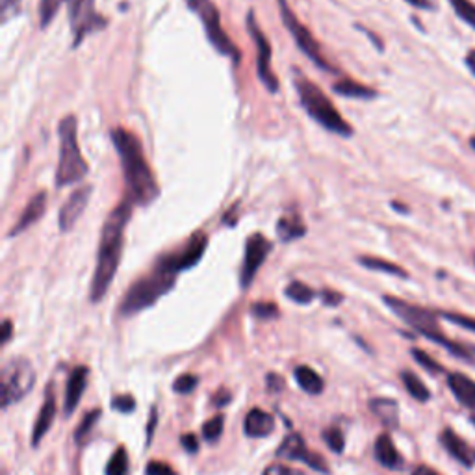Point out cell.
Wrapping results in <instances>:
<instances>
[{
	"mask_svg": "<svg viewBox=\"0 0 475 475\" xmlns=\"http://www.w3.org/2000/svg\"><path fill=\"white\" fill-rule=\"evenodd\" d=\"M410 354L414 356L416 362H418L422 368H425L431 373H444L446 371V368L440 362L431 359V356L425 351H422V349H416L414 347V349H410Z\"/></svg>",
	"mask_w": 475,
	"mask_h": 475,
	"instance_id": "35",
	"label": "cell"
},
{
	"mask_svg": "<svg viewBox=\"0 0 475 475\" xmlns=\"http://www.w3.org/2000/svg\"><path fill=\"white\" fill-rule=\"evenodd\" d=\"M451 4V10L455 12L463 23L471 27L475 30V4L471 0H448Z\"/></svg>",
	"mask_w": 475,
	"mask_h": 475,
	"instance_id": "31",
	"label": "cell"
},
{
	"mask_svg": "<svg viewBox=\"0 0 475 475\" xmlns=\"http://www.w3.org/2000/svg\"><path fill=\"white\" fill-rule=\"evenodd\" d=\"M473 351H475V347H473Z\"/></svg>",
	"mask_w": 475,
	"mask_h": 475,
	"instance_id": "55",
	"label": "cell"
},
{
	"mask_svg": "<svg viewBox=\"0 0 475 475\" xmlns=\"http://www.w3.org/2000/svg\"><path fill=\"white\" fill-rule=\"evenodd\" d=\"M244 431L249 439H266L275 431V418L262 409H253L245 416Z\"/></svg>",
	"mask_w": 475,
	"mask_h": 475,
	"instance_id": "21",
	"label": "cell"
},
{
	"mask_svg": "<svg viewBox=\"0 0 475 475\" xmlns=\"http://www.w3.org/2000/svg\"><path fill=\"white\" fill-rule=\"evenodd\" d=\"M112 144L121 160L127 184V199L134 206H149L160 197V186L147 164L140 137L123 127L112 130Z\"/></svg>",
	"mask_w": 475,
	"mask_h": 475,
	"instance_id": "3",
	"label": "cell"
},
{
	"mask_svg": "<svg viewBox=\"0 0 475 475\" xmlns=\"http://www.w3.org/2000/svg\"><path fill=\"white\" fill-rule=\"evenodd\" d=\"M181 444L188 453H197L199 451V440H197L195 434H183Z\"/></svg>",
	"mask_w": 475,
	"mask_h": 475,
	"instance_id": "46",
	"label": "cell"
},
{
	"mask_svg": "<svg viewBox=\"0 0 475 475\" xmlns=\"http://www.w3.org/2000/svg\"><path fill=\"white\" fill-rule=\"evenodd\" d=\"M214 405L215 407H223V405H229L232 401V393L227 390V388H220L215 393H214V398H212Z\"/></svg>",
	"mask_w": 475,
	"mask_h": 475,
	"instance_id": "45",
	"label": "cell"
},
{
	"mask_svg": "<svg viewBox=\"0 0 475 475\" xmlns=\"http://www.w3.org/2000/svg\"><path fill=\"white\" fill-rule=\"evenodd\" d=\"M276 457L279 459H286V461H301L305 463L307 466H310L312 470L320 471V473H325L329 475L331 470L327 466V461L322 457V455L314 453L307 448L305 440L300 432H292L288 434V437L281 442V446L276 448Z\"/></svg>",
	"mask_w": 475,
	"mask_h": 475,
	"instance_id": "13",
	"label": "cell"
},
{
	"mask_svg": "<svg viewBox=\"0 0 475 475\" xmlns=\"http://www.w3.org/2000/svg\"><path fill=\"white\" fill-rule=\"evenodd\" d=\"M373 455H375V461H378L381 466H385L386 470L398 471V470H403V466H405L403 455L398 451V448H395V444H393L388 432L379 434L378 440H375Z\"/></svg>",
	"mask_w": 475,
	"mask_h": 475,
	"instance_id": "19",
	"label": "cell"
},
{
	"mask_svg": "<svg viewBox=\"0 0 475 475\" xmlns=\"http://www.w3.org/2000/svg\"><path fill=\"white\" fill-rule=\"evenodd\" d=\"M412 475H440L437 470H432L431 466H425V464H422V466H418V468H416L414 471H412Z\"/></svg>",
	"mask_w": 475,
	"mask_h": 475,
	"instance_id": "48",
	"label": "cell"
},
{
	"mask_svg": "<svg viewBox=\"0 0 475 475\" xmlns=\"http://www.w3.org/2000/svg\"><path fill=\"white\" fill-rule=\"evenodd\" d=\"M410 6L420 8V10H432V3L431 0H405Z\"/></svg>",
	"mask_w": 475,
	"mask_h": 475,
	"instance_id": "47",
	"label": "cell"
},
{
	"mask_svg": "<svg viewBox=\"0 0 475 475\" xmlns=\"http://www.w3.org/2000/svg\"><path fill=\"white\" fill-rule=\"evenodd\" d=\"M332 91L339 93L342 97H347V98H375L378 97V91L361 84V82H354V81H349V78H346V81H339L334 86H332Z\"/></svg>",
	"mask_w": 475,
	"mask_h": 475,
	"instance_id": "25",
	"label": "cell"
},
{
	"mask_svg": "<svg viewBox=\"0 0 475 475\" xmlns=\"http://www.w3.org/2000/svg\"><path fill=\"white\" fill-rule=\"evenodd\" d=\"M279 12H281V19H283V23H284L286 30L293 37L295 45L301 49V52L310 59V62L315 64V66H318L323 71L336 73V69L322 56L320 43L315 42V37L312 35V32L300 21V17H297L293 13V10L290 8L288 0H279Z\"/></svg>",
	"mask_w": 475,
	"mask_h": 475,
	"instance_id": "9",
	"label": "cell"
},
{
	"mask_svg": "<svg viewBox=\"0 0 475 475\" xmlns=\"http://www.w3.org/2000/svg\"><path fill=\"white\" fill-rule=\"evenodd\" d=\"M284 293H286V297H288L290 301H293V303H297V305H308V303H312V301L315 300V297H318V293H315L310 286H307V284L301 283V281H293V283H290V284L286 286Z\"/></svg>",
	"mask_w": 475,
	"mask_h": 475,
	"instance_id": "29",
	"label": "cell"
},
{
	"mask_svg": "<svg viewBox=\"0 0 475 475\" xmlns=\"http://www.w3.org/2000/svg\"><path fill=\"white\" fill-rule=\"evenodd\" d=\"M361 266H364L366 269H373V271H383V273H388V275H395V276H401V279H407L409 273L393 262H388V261H383V259H375V256H361L359 259Z\"/></svg>",
	"mask_w": 475,
	"mask_h": 475,
	"instance_id": "28",
	"label": "cell"
},
{
	"mask_svg": "<svg viewBox=\"0 0 475 475\" xmlns=\"http://www.w3.org/2000/svg\"><path fill=\"white\" fill-rule=\"evenodd\" d=\"M471 422H473V424H475V416H473V418H471Z\"/></svg>",
	"mask_w": 475,
	"mask_h": 475,
	"instance_id": "53",
	"label": "cell"
},
{
	"mask_svg": "<svg viewBox=\"0 0 475 475\" xmlns=\"http://www.w3.org/2000/svg\"><path fill=\"white\" fill-rule=\"evenodd\" d=\"M69 25L73 34V49L81 45L84 39L93 34L103 30L108 21L97 12L95 0H69Z\"/></svg>",
	"mask_w": 475,
	"mask_h": 475,
	"instance_id": "10",
	"label": "cell"
},
{
	"mask_svg": "<svg viewBox=\"0 0 475 475\" xmlns=\"http://www.w3.org/2000/svg\"><path fill=\"white\" fill-rule=\"evenodd\" d=\"M247 32L253 37L254 47H256V74H259L261 82L264 88L271 93L279 91V81H276V74L273 73V64H271V43L268 35L262 32L259 27V21H256L254 12L247 13Z\"/></svg>",
	"mask_w": 475,
	"mask_h": 475,
	"instance_id": "11",
	"label": "cell"
},
{
	"mask_svg": "<svg viewBox=\"0 0 475 475\" xmlns=\"http://www.w3.org/2000/svg\"><path fill=\"white\" fill-rule=\"evenodd\" d=\"M56 412H58V403H56L54 388H52V385H51V386L47 388V392H45L43 405H42V409H39V414H37L35 424H34V429H32V446H34V448H37L39 444H42V440L45 439V434L49 432V429H51L52 424H54Z\"/></svg>",
	"mask_w": 475,
	"mask_h": 475,
	"instance_id": "16",
	"label": "cell"
},
{
	"mask_svg": "<svg viewBox=\"0 0 475 475\" xmlns=\"http://www.w3.org/2000/svg\"><path fill=\"white\" fill-rule=\"evenodd\" d=\"M59 160L56 169V188H66L86 178L90 166L78 145V121L74 115L64 117L58 125Z\"/></svg>",
	"mask_w": 475,
	"mask_h": 475,
	"instance_id": "5",
	"label": "cell"
},
{
	"mask_svg": "<svg viewBox=\"0 0 475 475\" xmlns=\"http://www.w3.org/2000/svg\"><path fill=\"white\" fill-rule=\"evenodd\" d=\"M266 385H268L269 392H281L284 388V379L281 378V375H276V373H268Z\"/></svg>",
	"mask_w": 475,
	"mask_h": 475,
	"instance_id": "44",
	"label": "cell"
},
{
	"mask_svg": "<svg viewBox=\"0 0 475 475\" xmlns=\"http://www.w3.org/2000/svg\"><path fill=\"white\" fill-rule=\"evenodd\" d=\"M45 210H47V191H37L25 206L23 214L19 215V222L10 230V236H19L25 230H28L32 225H35L39 220H42Z\"/></svg>",
	"mask_w": 475,
	"mask_h": 475,
	"instance_id": "18",
	"label": "cell"
},
{
	"mask_svg": "<svg viewBox=\"0 0 475 475\" xmlns=\"http://www.w3.org/2000/svg\"><path fill=\"white\" fill-rule=\"evenodd\" d=\"M98 418H101V409H95V410L88 412L84 416V418H82V422L78 424V427L74 431V442H76L78 448H84L86 446V442L90 440V437H91V432H93Z\"/></svg>",
	"mask_w": 475,
	"mask_h": 475,
	"instance_id": "27",
	"label": "cell"
},
{
	"mask_svg": "<svg viewBox=\"0 0 475 475\" xmlns=\"http://www.w3.org/2000/svg\"><path fill=\"white\" fill-rule=\"evenodd\" d=\"M88 378H90V370L86 366H76L71 371L67 379V386H66V401H64L66 416H71L76 410L78 403H81L86 386H88Z\"/></svg>",
	"mask_w": 475,
	"mask_h": 475,
	"instance_id": "17",
	"label": "cell"
},
{
	"mask_svg": "<svg viewBox=\"0 0 475 475\" xmlns=\"http://www.w3.org/2000/svg\"><path fill=\"white\" fill-rule=\"evenodd\" d=\"M251 314L259 320H275L279 318V307L275 303H254L251 307Z\"/></svg>",
	"mask_w": 475,
	"mask_h": 475,
	"instance_id": "36",
	"label": "cell"
},
{
	"mask_svg": "<svg viewBox=\"0 0 475 475\" xmlns=\"http://www.w3.org/2000/svg\"><path fill=\"white\" fill-rule=\"evenodd\" d=\"M145 475H178L167 463L162 461H151L145 466Z\"/></svg>",
	"mask_w": 475,
	"mask_h": 475,
	"instance_id": "41",
	"label": "cell"
},
{
	"mask_svg": "<svg viewBox=\"0 0 475 475\" xmlns=\"http://www.w3.org/2000/svg\"><path fill=\"white\" fill-rule=\"evenodd\" d=\"M64 3H69V0H39V25H42V28H47L52 23V19Z\"/></svg>",
	"mask_w": 475,
	"mask_h": 475,
	"instance_id": "32",
	"label": "cell"
},
{
	"mask_svg": "<svg viewBox=\"0 0 475 475\" xmlns=\"http://www.w3.org/2000/svg\"><path fill=\"white\" fill-rule=\"evenodd\" d=\"M112 409H113V410H119L121 414H130V412H134V409H136V401H134L132 395H128V393L119 395V398L113 400Z\"/></svg>",
	"mask_w": 475,
	"mask_h": 475,
	"instance_id": "40",
	"label": "cell"
},
{
	"mask_svg": "<svg viewBox=\"0 0 475 475\" xmlns=\"http://www.w3.org/2000/svg\"><path fill=\"white\" fill-rule=\"evenodd\" d=\"M0 10H3V23H8L21 12V0H0Z\"/></svg>",
	"mask_w": 475,
	"mask_h": 475,
	"instance_id": "39",
	"label": "cell"
},
{
	"mask_svg": "<svg viewBox=\"0 0 475 475\" xmlns=\"http://www.w3.org/2000/svg\"><path fill=\"white\" fill-rule=\"evenodd\" d=\"M401 381L405 385V390L409 392L410 398H414L416 401H420V403H427L431 400V392L429 388L425 386V383L418 378V375L405 370L401 371Z\"/></svg>",
	"mask_w": 475,
	"mask_h": 475,
	"instance_id": "26",
	"label": "cell"
},
{
	"mask_svg": "<svg viewBox=\"0 0 475 475\" xmlns=\"http://www.w3.org/2000/svg\"><path fill=\"white\" fill-rule=\"evenodd\" d=\"M322 439L325 440V444L329 446V449L332 453H344L346 449V437H344V432L339 429V427H331V429H325L323 434H322Z\"/></svg>",
	"mask_w": 475,
	"mask_h": 475,
	"instance_id": "34",
	"label": "cell"
},
{
	"mask_svg": "<svg viewBox=\"0 0 475 475\" xmlns=\"http://www.w3.org/2000/svg\"><path fill=\"white\" fill-rule=\"evenodd\" d=\"M295 90L297 95H300L301 106L315 123L336 136L342 137L353 136V127L339 113L331 98L318 86L312 84L308 78H305L303 74H297Z\"/></svg>",
	"mask_w": 475,
	"mask_h": 475,
	"instance_id": "6",
	"label": "cell"
},
{
	"mask_svg": "<svg viewBox=\"0 0 475 475\" xmlns=\"http://www.w3.org/2000/svg\"><path fill=\"white\" fill-rule=\"evenodd\" d=\"M448 386L455 395V400L475 414V381L464 373L453 371L448 373Z\"/></svg>",
	"mask_w": 475,
	"mask_h": 475,
	"instance_id": "20",
	"label": "cell"
},
{
	"mask_svg": "<svg viewBox=\"0 0 475 475\" xmlns=\"http://www.w3.org/2000/svg\"><path fill=\"white\" fill-rule=\"evenodd\" d=\"M440 314V318L455 323V325H459L466 331H471L475 332V318H470V315H464V314H457V312H439Z\"/></svg>",
	"mask_w": 475,
	"mask_h": 475,
	"instance_id": "38",
	"label": "cell"
},
{
	"mask_svg": "<svg viewBox=\"0 0 475 475\" xmlns=\"http://www.w3.org/2000/svg\"><path fill=\"white\" fill-rule=\"evenodd\" d=\"M383 301L395 315H398V318H401L416 332H420L422 336H425L427 340L446 347L449 353H453V356H459V359L473 362V356L468 351V347L449 340L448 336L442 332L440 323H439V315H440L439 312H432L429 308L407 303V301L398 300V297H392V295H385Z\"/></svg>",
	"mask_w": 475,
	"mask_h": 475,
	"instance_id": "4",
	"label": "cell"
},
{
	"mask_svg": "<svg viewBox=\"0 0 475 475\" xmlns=\"http://www.w3.org/2000/svg\"><path fill=\"white\" fill-rule=\"evenodd\" d=\"M132 206L134 205L125 197V199L110 212L106 223L103 225L101 242H98L97 253V266L90 288L91 303H101L115 279V273L123 254L127 225L132 217Z\"/></svg>",
	"mask_w": 475,
	"mask_h": 475,
	"instance_id": "2",
	"label": "cell"
},
{
	"mask_svg": "<svg viewBox=\"0 0 475 475\" xmlns=\"http://www.w3.org/2000/svg\"><path fill=\"white\" fill-rule=\"evenodd\" d=\"M262 475H305L303 471L295 470V468H290L286 464H281V463H275L271 466H268Z\"/></svg>",
	"mask_w": 475,
	"mask_h": 475,
	"instance_id": "42",
	"label": "cell"
},
{
	"mask_svg": "<svg viewBox=\"0 0 475 475\" xmlns=\"http://www.w3.org/2000/svg\"><path fill=\"white\" fill-rule=\"evenodd\" d=\"M293 378L297 385H300L310 395H320L325 390V383L322 375L308 366H297L293 371Z\"/></svg>",
	"mask_w": 475,
	"mask_h": 475,
	"instance_id": "24",
	"label": "cell"
},
{
	"mask_svg": "<svg viewBox=\"0 0 475 475\" xmlns=\"http://www.w3.org/2000/svg\"><path fill=\"white\" fill-rule=\"evenodd\" d=\"M12 332H13V327H12V322L6 320L4 322V327H3V344H8L10 339H12Z\"/></svg>",
	"mask_w": 475,
	"mask_h": 475,
	"instance_id": "50",
	"label": "cell"
},
{
	"mask_svg": "<svg viewBox=\"0 0 475 475\" xmlns=\"http://www.w3.org/2000/svg\"><path fill=\"white\" fill-rule=\"evenodd\" d=\"M320 295H322V301L327 307H339L344 301V295L339 292H332V290H323Z\"/></svg>",
	"mask_w": 475,
	"mask_h": 475,
	"instance_id": "43",
	"label": "cell"
},
{
	"mask_svg": "<svg viewBox=\"0 0 475 475\" xmlns=\"http://www.w3.org/2000/svg\"><path fill=\"white\" fill-rule=\"evenodd\" d=\"M151 425L147 427V434H149V437H147V444L152 440V429H154V425H156V420H158V416H156V407L152 409V414H151Z\"/></svg>",
	"mask_w": 475,
	"mask_h": 475,
	"instance_id": "51",
	"label": "cell"
},
{
	"mask_svg": "<svg viewBox=\"0 0 475 475\" xmlns=\"http://www.w3.org/2000/svg\"><path fill=\"white\" fill-rule=\"evenodd\" d=\"M186 3L191 12L199 15L212 47L220 54L229 56L232 62H240L242 52L232 43L229 34L223 30L220 10H217V6L212 3V0H186Z\"/></svg>",
	"mask_w": 475,
	"mask_h": 475,
	"instance_id": "8",
	"label": "cell"
},
{
	"mask_svg": "<svg viewBox=\"0 0 475 475\" xmlns=\"http://www.w3.org/2000/svg\"><path fill=\"white\" fill-rule=\"evenodd\" d=\"M223 429H225V418H223L222 414H217V416H214V418H210V420L203 425V437H205L206 442L215 444L217 440L222 439Z\"/></svg>",
	"mask_w": 475,
	"mask_h": 475,
	"instance_id": "33",
	"label": "cell"
},
{
	"mask_svg": "<svg viewBox=\"0 0 475 475\" xmlns=\"http://www.w3.org/2000/svg\"><path fill=\"white\" fill-rule=\"evenodd\" d=\"M464 64H466V67H468V71L475 76V49L473 51H470L468 54H466V59H464Z\"/></svg>",
	"mask_w": 475,
	"mask_h": 475,
	"instance_id": "49",
	"label": "cell"
},
{
	"mask_svg": "<svg viewBox=\"0 0 475 475\" xmlns=\"http://www.w3.org/2000/svg\"><path fill=\"white\" fill-rule=\"evenodd\" d=\"M106 475H128V453L119 446L106 464Z\"/></svg>",
	"mask_w": 475,
	"mask_h": 475,
	"instance_id": "30",
	"label": "cell"
},
{
	"mask_svg": "<svg viewBox=\"0 0 475 475\" xmlns=\"http://www.w3.org/2000/svg\"><path fill=\"white\" fill-rule=\"evenodd\" d=\"M440 444L444 449L451 455V457L463 464L464 468H473L475 466V448H471L463 437H459L453 429L446 427L440 432Z\"/></svg>",
	"mask_w": 475,
	"mask_h": 475,
	"instance_id": "15",
	"label": "cell"
},
{
	"mask_svg": "<svg viewBox=\"0 0 475 475\" xmlns=\"http://www.w3.org/2000/svg\"><path fill=\"white\" fill-rule=\"evenodd\" d=\"M471 147L475 149V137H473V140H471Z\"/></svg>",
	"mask_w": 475,
	"mask_h": 475,
	"instance_id": "52",
	"label": "cell"
},
{
	"mask_svg": "<svg viewBox=\"0 0 475 475\" xmlns=\"http://www.w3.org/2000/svg\"><path fill=\"white\" fill-rule=\"evenodd\" d=\"M276 234H279V238L284 244L300 240V238H303L307 234V227L301 220V215L300 214L283 215L279 223H276Z\"/></svg>",
	"mask_w": 475,
	"mask_h": 475,
	"instance_id": "23",
	"label": "cell"
},
{
	"mask_svg": "<svg viewBox=\"0 0 475 475\" xmlns=\"http://www.w3.org/2000/svg\"><path fill=\"white\" fill-rule=\"evenodd\" d=\"M271 249H273L271 242L261 232H256V234L247 238L244 264H242V269H240V286H242V290H247L253 284L256 273H259V269L266 262Z\"/></svg>",
	"mask_w": 475,
	"mask_h": 475,
	"instance_id": "12",
	"label": "cell"
},
{
	"mask_svg": "<svg viewBox=\"0 0 475 475\" xmlns=\"http://www.w3.org/2000/svg\"><path fill=\"white\" fill-rule=\"evenodd\" d=\"M90 197H91V186H81L69 195V199L64 203L62 208H59L58 214L59 230L69 232L76 225V222L81 220V215L84 214L90 203Z\"/></svg>",
	"mask_w": 475,
	"mask_h": 475,
	"instance_id": "14",
	"label": "cell"
},
{
	"mask_svg": "<svg viewBox=\"0 0 475 475\" xmlns=\"http://www.w3.org/2000/svg\"><path fill=\"white\" fill-rule=\"evenodd\" d=\"M35 385L34 366L25 356H15L0 371V401L3 409L21 401Z\"/></svg>",
	"mask_w": 475,
	"mask_h": 475,
	"instance_id": "7",
	"label": "cell"
},
{
	"mask_svg": "<svg viewBox=\"0 0 475 475\" xmlns=\"http://www.w3.org/2000/svg\"><path fill=\"white\" fill-rule=\"evenodd\" d=\"M370 410L378 416V420L386 429H398L400 427V405L395 400L375 398L370 401Z\"/></svg>",
	"mask_w": 475,
	"mask_h": 475,
	"instance_id": "22",
	"label": "cell"
},
{
	"mask_svg": "<svg viewBox=\"0 0 475 475\" xmlns=\"http://www.w3.org/2000/svg\"><path fill=\"white\" fill-rule=\"evenodd\" d=\"M473 261H475V256H473Z\"/></svg>",
	"mask_w": 475,
	"mask_h": 475,
	"instance_id": "54",
	"label": "cell"
},
{
	"mask_svg": "<svg viewBox=\"0 0 475 475\" xmlns=\"http://www.w3.org/2000/svg\"><path fill=\"white\" fill-rule=\"evenodd\" d=\"M197 385H199V378H197V375L184 373L173 383V390L176 393H191L197 388Z\"/></svg>",
	"mask_w": 475,
	"mask_h": 475,
	"instance_id": "37",
	"label": "cell"
},
{
	"mask_svg": "<svg viewBox=\"0 0 475 475\" xmlns=\"http://www.w3.org/2000/svg\"><path fill=\"white\" fill-rule=\"evenodd\" d=\"M206 245L208 236L199 230L195 232L181 249L162 254L160 259L154 262L152 269L127 290L121 305H119V314H121L123 318H128V315L140 314L142 310L152 307L160 297H164L175 288L178 273L199 264L206 251Z\"/></svg>",
	"mask_w": 475,
	"mask_h": 475,
	"instance_id": "1",
	"label": "cell"
}]
</instances>
